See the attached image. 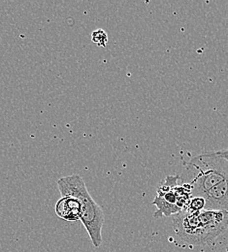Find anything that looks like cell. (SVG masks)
Listing matches in <instances>:
<instances>
[{"label":"cell","mask_w":228,"mask_h":252,"mask_svg":"<svg viewBox=\"0 0 228 252\" xmlns=\"http://www.w3.org/2000/svg\"><path fill=\"white\" fill-rule=\"evenodd\" d=\"M217 154L222 157L223 158H225L226 160L228 161V149H224V150H221L219 152H217Z\"/></svg>","instance_id":"cell-8"},{"label":"cell","mask_w":228,"mask_h":252,"mask_svg":"<svg viewBox=\"0 0 228 252\" xmlns=\"http://www.w3.org/2000/svg\"><path fill=\"white\" fill-rule=\"evenodd\" d=\"M180 176H168L158 186L157 196L152 202L157 207L154 217L162 219L163 217H173L186 210L193 190L190 184L180 185Z\"/></svg>","instance_id":"cell-4"},{"label":"cell","mask_w":228,"mask_h":252,"mask_svg":"<svg viewBox=\"0 0 228 252\" xmlns=\"http://www.w3.org/2000/svg\"><path fill=\"white\" fill-rule=\"evenodd\" d=\"M81 202L74 197H62L56 204L57 216L66 221H77L81 218Z\"/></svg>","instance_id":"cell-5"},{"label":"cell","mask_w":228,"mask_h":252,"mask_svg":"<svg viewBox=\"0 0 228 252\" xmlns=\"http://www.w3.org/2000/svg\"><path fill=\"white\" fill-rule=\"evenodd\" d=\"M173 229L184 242L205 247L212 245L228 228V212L203 210L195 213L183 211L173 216Z\"/></svg>","instance_id":"cell-2"},{"label":"cell","mask_w":228,"mask_h":252,"mask_svg":"<svg viewBox=\"0 0 228 252\" xmlns=\"http://www.w3.org/2000/svg\"><path fill=\"white\" fill-rule=\"evenodd\" d=\"M205 207H206L205 199H203L202 197L193 196L185 211L190 212V213H195V212H200V211L205 210Z\"/></svg>","instance_id":"cell-6"},{"label":"cell","mask_w":228,"mask_h":252,"mask_svg":"<svg viewBox=\"0 0 228 252\" xmlns=\"http://www.w3.org/2000/svg\"><path fill=\"white\" fill-rule=\"evenodd\" d=\"M193 196L205 199V210L228 212V161L217 152L205 153L186 164Z\"/></svg>","instance_id":"cell-1"},{"label":"cell","mask_w":228,"mask_h":252,"mask_svg":"<svg viewBox=\"0 0 228 252\" xmlns=\"http://www.w3.org/2000/svg\"><path fill=\"white\" fill-rule=\"evenodd\" d=\"M92 41L96 43L98 47L105 48L108 43V34L104 30H96L92 32Z\"/></svg>","instance_id":"cell-7"},{"label":"cell","mask_w":228,"mask_h":252,"mask_svg":"<svg viewBox=\"0 0 228 252\" xmlns=\"http://www.w3.org/2000/svg\"><path fill=\"white\" fill-rule=\"evenodd\" d=\"M57 184L62 197H74L81 202L80 220L85 226L94 247L98 249L102 244V228L105 218L103 210L91 196L84 179L80 175L73 174L61 178Z\"/></svg>","instance_id":"cell-3"}]
</instances>
